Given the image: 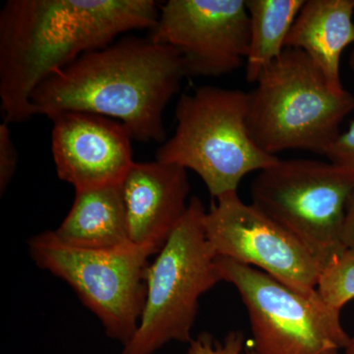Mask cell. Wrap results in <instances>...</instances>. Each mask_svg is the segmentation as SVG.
<instances>
[{
  "instance_id": "obj_10",
  "label": "cell",
  "mask_w": 354,
  "mask_h": 354,
  "mask_svg": "<svg viewBox=\"0 0 354 354\" xmlns=\"http://www.w3.org/2000/svg\"><path fill=\"white\" fill-rule=\"evenodd\" d=\"M150 39L178 51L187 75H227L248 55L245 0H169L160 6Z\"/></svg>"
},
{
  "instance_id": "obj_2",
  "label": "cell",
  "mask_w": 354,
  "mask_h": 354,
  "mask_svg": "<svg viewBox=\"0 0 354 354\" xmlns=\"http://www.w3.org/2000/svg\"><path fill=\"white\" fill-rule=\"evenodd\" d=\"M186 76L171 46L125 37L51 73L32 93V111L50 120L71 111L116 118L132 139L160 143L165 109Z\"/></svg>"
},
{
  "instance_id": "obj_4",
  "label": "cell",
  "mask_w": 354,
  "mask_h": 354,
  "mask_svg": "<svg viewBox=\"0 0 354 354\" xmlns=\"http://www.w3.org/2000/svg\"><path fill=\"white\" fill-rule=\"evenodd\" d=\"M248 93L203 86L179 97L176 127L156 160L191 169L212 197L237 192L242 179L279 160L263 152L247 127Z\"/></svg>"
},
{
  "instance_id": "obj_22",
  "label": "cell",
  "mask_w": 354,
  "mask_h": 354,
  "mask_svg": "<svg viewBox=\"0 0 354 354\" xmlns=\"http://www.w3.org/2000/svg\"><path fill=\"white\" fill-rule=\"evenodd\" d=\"M349 66L354 71V46L353 51H351V57H349Z\"/></svg>"
},
{
  "instance_id": "obj_18",
  "label": "cell",
  "mask_w": 354,
  "mask_h": 354,
  "mask_svg": "<svg viewBox=\"0 0 354 354\" xmlns=\"http://www.w3.org/2000/svg\"><path fill=\"white\" fill-rule=\"evenodd\" d=\"M18 152L11 137L9 123L0 124V193L6 192L17 169Z\"/></svg>"
},
{
  "instance_id": "obj_21",
  "label": "cell",
  "mask_w": 354,
  "mask_h": 354,
  "mask_svg": "<svg viewBox=\"0 0 354 354\" xmlns=\"http://www.w3.org/2000/svg\"><path fill=\"white\" fill-rule=\"evenodd\" d=\"M344 351H346V354H354V335L353 337H351L348 348L344 349Z\"/></svg>"
},
{
  "instance_id": "obj_13",
  "label": "cell",
  "mask_w": 354,
  "mask_h": 354,
  "mask_svg": "<svg viewBox=\"0 0 354 354\" xmlns=\"http://www.w3.org/2000/svg\"><path fill=\"white\" fill-rule=\"evenodd\" d=\"M354 44V0H307L286 41V48L304 51L335 92L341 80L342 53Z\"/></svg>"
},
{
  "instance_id": "obj_3",
  "label": "cell",
  "mask_w": 354,
  "mask_h": 354,
  "mask_svg": "<svg viewBox=\"0 0 354 354\" xmlns=\"http://www.w3.org/2000/svg\"><path fill=\"white\" fill-rule=\"evenodd\" d=\"M353 109V95L335 92L306 53L285 48L248 93L247 127L269 155L306 150L324 156Z\"/></svg>"
},
{
  "instance_id": "obj_6",
  "label": "cell",
  "mask_w": 354,
  "mask_h": 354,
  "mask_svg": "<svg viewBox=\"0 0 354 354\" xmlns=\"http://www.w3.org/2000/svg\"><path fill=\"white\" fill-rule=\"evenodd\" d=\"M251 204L290 232L322 270L346 250L342 230L354 171L334 162L279 160L251 184Z\"/></svg>"
},
{
  "instance_id": "obj_12",
  "label": "cell",
  "mask_w": 354,
  "mask_h": 354,
  "mask_svg": "<svg viewBox=\"0 0 354 354\" xmlns=\"http://www.w3.org/2000/svg\"><path fill=\"white\" fill-rule=\"evenodd\" d=\"M120 187L130 242L160 252L189 205L186 169L158 160L135 162Z\"/></svg>"
},
{
  "instance_id": "obj_20",
  "label": "cell",
  "mask_w": 354,
  "mask_h": 354,
  "mask_svg": "<svg viewBox=\"0 0 354 354\" xmlns=\"http://www.w3.org/2000/svg\"><path fill=\"white\" fill-rule=\"evenodd\" d=\"M342 243L346 250L354 252V195L346 213V221H344V230H342Z\"/></svg>"
},
{
  "instance_id": "obj_9",
  "label": "cell",
  "mask_w": 354,
  "mask_h": 354,
  "mask_svg": "<svg viewBox=\"0 0 354 354\" xmlns=\"http://www.w3.org/2000/svg\"><path fill=\"white\" fill-rule=\"evenodd\" d=\"M204 218L207 241L216 257L259 268L304 295H317L322 268L297 237L237 192L218 198Z\"/></svg>"
},
{
  "instance_id": "obj_23",
  "label": "cell",
  "mask_w": 354,
  "mask_h": 354,
  "mask_svg": "<svg viewBox=\"0 0 354 354\" xmlns=\"http://www.w3.org/2000/svg\"><path fill=\"white\" fill-rule=\"evenodd\" d=\"M246 354H257V353H256V351H254L253 348H250V349H247Z\"/></svg>"
},
{
  "instance_id": "obj_19",
  "label": "cell",
  "mask_w": 354,
  "mask_h": 354,
  "mask_svg": "<svg viewBox=\"0 0 354 354\" xmlns=\"http://www.w3.org/2000/svg\"><path fill=\"white\" fill-rule=\"evenodd\" d=\"M324 156L330 162L354 171V120L351 121L346 131L339 133Z\"/></svg>"
},
{
  "instance_id": "obj_11",
  "label": "cell",
  "mask_w": 354,
  "mask_h": 354,
  "mask_svg": "<svg viewBox=\"0 0 354 354\" xmlns=\"http://www.w3.org/2000/svg\"><path fill=\"white\" fill-rule=\"evenodd\" d=\"M57 174L76 190L120 185L135 164L132 137L122 123L88 113L51 118Z\"/></svg>"
},
{
  "instance_id": "obj_16",
  "label": "cell",
  "mask_w": 354,
  "mask_h": 354,
  "mask_svg": "<svg viewBox=\"0 0 354 354\" xmlns=\"http://www.w3.org/2000/svg\"><path fill=\"white\" fill-rule=\"evenodd\" d=\"M317 292L335 311L354 298V252L346 250L321 272Z\"/></svg>"
},
{
  "instance_id": "obj_1",
  "label": "cell",
  "mask_w": 354,
  "mask_h": 354,
  "mask_svg": "<svg viewBox=\"0 0 354 354\" xmlns=\"http://www.w3.org/2000/svg\"><path fill=\"white\" fill-rule=\"evenodd\" d=\"M153 0H9L0 11V102L4 121L35 115L32 95L53 72L133 30H152Z\"/></svg>"
},
{
  "instance_id": "obj_7",
  "label": "cell",
  "mask_w": 354,
  "mask_h": 354,
  "mask_svg": "<svg viewBox=\"0 0 354 354\" xmlns=\"http://www.w3.org/2000/svg\"><path fill=\"white\" fill-rule=\"evenodd\" d=\"M29 251L37 266L68 283L101 321L106 335L127 346L146 300L149 259L158 251L129 243L113 249L65 245L53 232L35 235Z\"/></svg>"
},
{
  "instance_id": "obj_17",
  "label": "cell",
  "mask_w": 354,
  "mask_h": 354,
  "mask_svg": "<svg viewBox=\"0 0 354 354\" xmlns=\"http://www.w3.org/2000/svg\"><path fill=\"white\" fill-rule=\"evenodd\" d=\"M244 335L239 330H232L223 342L216 341L209 333H203L192 339L186 354H242L244 349Z\"/></svg>"
},
{
  "instance_id": "obj_15",
  "label": "cell",
  "mask_w": 354,
  "mask_h": 354,
  "mask_svg": "<svg viewBox=\"0 0 354 354\" xmlns=\"http://www.w3.org/2000/svg\"><path fill=\"white\" fill-rule=\"evenodd\" d=\"M305 0H245L250 19V41L245 76L256 83L260 74L286 48V38Z\"/></svg>"
},
{
  "instance_id": "obj_8",
  "label": "cell",
  "mask_w": 354,
  "mask_h": 354,
  "mask_svg": "<svg viewBox=\"0 0 354 354\" xmlns=\"http://www.w3.org/2000/svg\"><path fill=\"white\" fill-rule=\"evenodd\" d=\"M223 281L235 286L245 305L257 354H339L351 337L339 312L320 295L308 297L266 272L216 257Z\"/></svg>"
},
{
  "instance_id": "obj_5",
  "label": "cell",
  "mask_w": 354,
  "mask_h": 354,
  "mask_svg": "<svg viewBox=\"0 0 354 354\" xmlns=\"http://www.w3.org/2000/svg\"><path fill=\"white\" fill-rule=\"evenodd\" d=\"M198 197L149 265L146 300L136 333L121 354H153L171 342L189 344L204 293L223 281L205 234Z\"/></svg>"
},
{
  "instance_id": "obj_14",
  "label": "cell",
  "mask_w": 354,
  "mask_h": 354,
  "mask_svg": "<svg viewBox=\"0 0 354 354\" xmlns=\"http://www.w3.org/2000/svg\"><path fill=\"white\" fill-rule=\"evenodd\" d=\"M53 234L65 245L113 249L131 243L120 185L76 190L68 215Z\"/></svg>"
}]
</instances>
